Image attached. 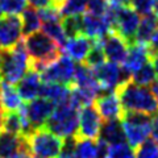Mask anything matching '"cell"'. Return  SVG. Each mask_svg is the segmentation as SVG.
I'll return each mask as SVG.
<instances>
[{"instance_id":"cell-46","label":"cell","mask_w":158,"mask_h":158,"mask_svg":"<svg viewBox=\"0 0 158 158\" xmlns=\"http://www.w3.org/2000/svg\"><path fill=\"white\" fill-rule=\"evenodd\" d=\"M0 16H3V8H2V3H0Z\"/></svg>"},{"instance_id":"cell-8","label":"cell","mask_w":158,"mask_h":158,"mask_svg":"<svg viewBox=\"0 0 158 158\" xmlns=\"http://www.w3.org/2000/svg\"><path fill=\"white\" fill-rule=\"evenodd\" d=\"M95 75L100 83L103 92H115L118 87L131 81V74L120 63L104 62L102 66L95 69Z\"/></svg>"},{"instance_id":"cell-38","label":"cell","mask_w":158,"mask_h":158,"mask_svg":"<svg viewBox=\"0 0 158 158\" xmlns=\"http://www.w3.org/2000/svg\"><path fill=\"white\" fill-rule=\"evenodd\" d=\"M148 48H149V52L152 54V57L158 56V28L156 29L154 34L152 36L149 44H148Z\"/></svg>"},{"instance_id":"cell-47","label":"cell","mask_w":158,"mask_h":158,"mask_svg":"<svg viewBox=\"0 0 158 158\" xmlns=\"http://www.w3.org/2000/svg\"><path fill=\"white\" fill-rule=\"evenodd\" d=\"M0 65H2V52H0Z\"/></svg>"},{"instance_id":"cell-30","label":"cell","mask_w":158,"mask_h":158,"mask_svg":"<svg viewBox=\"0 0 158 158\" xmlns=\"http://www.w3.org/2000/svg\"><path fill=\"white\" fill-rule=\"evenodd\" d=\"M106 158H136V152L128 142L108 146Z\"/></svg>"},{"instance_id":"cell-11","label":"cell","mask_w":158,"mask_h":158,"mask_svg":"<svg viewBox=\"0 0 158 158\" xmlns=\"http://www.w3.org/2000/svg\"><path fill=\"white\" fill-rule=\"evenodd\" d=\"M54 107H56L54 103L40 96L28 102L27 106H23V111L25 113V117L28 123L31 124L32 129L36 131L45 127L48 118L50 117L54 111Z\"/></svg>"},{"instance_id":"cell-43","label":"cell","mask_w":158,"mask_h":158,"mask_svg":"<svg viewBox=\"0 0 158 158\" xmlns=\"http://www.w3.org/2000/svg\"><path fill=\"white\" fill-rule=\"evenodd\" d=\"M58 158H75V156L71 154V153H65V152H62L61 156H59Z\"/></svg>"},{"instance_id":"cell-40","label":"cell","mask_w":158,"mask_h":158,"mask_svg":"<svg viewBox=\"0 0 158 158\" xmlns=\"http://www.w3.org/2000/svg\"><path fill=\"white\" fill-rule=\"evenodd\" d=\"M8 158H32V157H31V152H29L28 149H21V150L16 152L15 154H12Z\"/></svg>"},{"instance_id":"cell-49","label":"cell","mask_w":158,"mask_h":158,"mask_svg":"<svg viewBox=\"0 0 158 158\" xmlns=\"http://www.w3.org/2000/svg\"><path fill=\"white\" fill-rule=\"evenodd\" d=\"M32 158H40V157H32Z\"/></svg>"},{"instance_id":"cell-19","label":"cell","mask_w":158,"mask_h":158,"mask_svg":"<svg viewBox=\"0 0 158 158\" xmlns=\"http://www.w3.org/2000/svg\"><path fill=\"white\" fill-rule=\"evenodd\" d=\"M149 62H152V54L149 52L148 45L133 42L132 46L129 48V50H128V56L125 58V61L123 62V66L132 75L133 73L140 70L142 66Z\"/></svg>"},{"instance_id":"cell-20","label":"cell","mask_w":158,"mask_h":158,"mask_svg":"<svg viewBox=\"0 0 158 158\" xmlns=\"http://www.w3.org/2000/svg\"><path fill=\"white\" fill-rule=\"evenodd\" d=\"M42 86V78L41 74L38 71L31 69L21 81L17 83V92L21 96L23 100L31 102L33 99H36L40 95V90Z\"/></svg>"},{"instance_id":"cell-18","label":"cell","mask_w":158,"mask_h":158,"mask_svg":"<svg viewBox=\"0 0 158 158\" xmlns=\"http://www.w3.org/2000/svg\"><path fill=\"white\" fill-rule=\"evenodd\" d=\"M71 86L91 91L95 94V95H98V98L103 94L100 83L98 82V78L95 75V71H94L90 66H87L86 63H79V65H77L75 74H74V81H73Z\"/></svg>"},{"instance_id":"cell-2","label":"cell","mask_w":158,"mask_h":158,"mask_svg":"<svg viewBox=\"0 0 158 158\" xmlns=\"http://www.w3.org/2000/svg\"><path fill=\"white\" fill-rule=\"evenodd\" d=\"M23 42L28 53V57L31 59L32 69L38 73L61 57L62 49L42 31L28 34Z\"/></svg>"},{"instance_id":"cell-44","label":"cell","mask_w":158,"mask_h":158,"mask_svg":"<svg viewBox=\"0 0 158 158\" xmlns=\"http://www.w3.org/2000/svg\"><path fill=\"white\" fill-rule=\"evenodd\" d=\"M154 16L158 20V0H156V6H154Z\"/></svg>"},{"instance_id":"cell-29","label":"cell","mask_w":158,"mask_h":158,"mask_svg":"<svg viewBox=\"0 0 158 158\" xmlns=\"http://www.w3.org/2000/svg\"><path fill=\"white\" fill-rule=\"evenodd\" d=\"M131 81L138 86H145V87L152 86L153 83L157 81V74L154 71V67H153L152 62L146 63V65L142 66L140 70L133 73L132 77H131Z\"/></svg>"},{"instance_id":"cell-26","label":"cell","mask_w":158,"mask_h":158,"mask_svg":"<svg viewBox=\"0 0 158 158\" xmlns=\"http://www.w3.org/2000/svg\"><path fill=\"white\" fill-rule=\"evenodd\" d=\"M21 23H23V33L25 36L40 31L42 27V21L41 17H40L38 9L31 6H27L21 12Z\"/></svg>"},{"instance_id":"cell-41","label":"cell","mask_w":158,"mask_h":158,"mask_svg":"<svg viewBox=\"0 0 158 158\" xmlns=\"http://www.w3.org/2000/svg\"><path fill=\"white\" fill-rule=\"evenodd\" d=\"M152 65H153V67H154V71H156L157 77H158V56L152 57Z\"/></svg>"},{"instance_id":"cell-37","label":"cell","mask_w":158,"mask_h":158,"mask_svg":"<svg viewBox=\"0 0 158 158\" xmlns=\"http://www.w3.org/2000/svg\"><path fill=\"white\" fill-rule=\"evenodd\" d=\"M62 0H28V4L36 9H44L48 7H57Z\"/></svg>"},{"instance_id":"cell-39","label":"cell","mask_w":158,"mask_h":158,"mask_svg":"<svg viewBox=\"0 0 158 158\" xmlns=\"http://www.w3.org/2000/svg\"><path fill=\"white\" fill-rule=\"evenodd\" d=\"M152 136L153 140L158 144V113L153 115L152 117Z\"/></svg>"},{"instance_id":"cell-12","label":"cell","mask_w":158,"mask_h":158,"mask_svg":"<svg viewBox=\"0 0 158 158\" xmlns=\"http://www.w3.org/2000/svg\"><path fill=\"white\" fill-rule=\"evenodd\" d=\"M103 118L99 115L95 106H88L79 110V125H78V138L96 140L99 138L102 129Z\"/></svg>"},{"instance_id":"cell-28","label":"cell","mask_w":158,"mask_h":158,"mask_svg":"<svg viewBox=\"0 0 158 158\" xmlns=\"http://www.w3.org/2000/svg\"><path fill=\"white\" fill-rule=\"evenodd\" d=\"M88 0H62L58 6V11L62 19L67 16H79L87 11Z\"/></svg>"},{"instance_id":"cell-45","label":"cell","mask_w":158,"mask_h":158,"mask_svg":"<svg viewBox=\"0 0 158 158\" xmlns=\"http://www.w3.org/2000/svg\"><path fill=\"white\" fill-rule=\"evenodd\" d=\"M3 133V113H0V135Z\"/></svg>"},{"instance_id":"cell-13","label":"cell","mask_w":158,"mask_h":158,"mask_svg":"<svg viewBox=\"0 0 158 158\" xmlns=\"http://www.w3.org/2000/svg\"><path fill=\"white\" fill-rule=\"evenodd\" d=\"M111 32H113L112 20L108 12L104 16H95L91 13L82 15V34H85L88 38L98 42Z\"/></svg>"},{"instance_id":"cell-48","label":"cell","mask_w":158,"mask_h":158,"mask_svg":"<svg viewBox=\"0 0 158 158\" xmlns=\"http://www.w3.org/2000/svg\"><path fill=\"white\" fill-rule=\"evenodd\" d=\"M0 113H4V112H3V110H2V106H0Z\"/></svg>"},{"instance_id":"cell-24","label":"cell","mask_w":158,"mask_h":158,"mask_svg":"<svg viewBox=\"0 0 158 158\" xmlns=\"http://www.w3.org/2000/svg\"><path fill=\"white\" fill-rule=\"evenodd\" d=\"M21 149H28L24 136L12 135L8 132H3L0 135V158H8Z\"/></svg>"},{"instance_id":"cell-23","label":"cell","mask_w":158,"mask_h":158,"mask_svg":"<svg viewBox=\"0 0 158 158\" xmlns=\"http://www.w3.org/2000/svg\"><path fill=\"white\" fill-rule=\"evenodd\" d=\"M99 140L106 142L108 146L121 144L125 141V135L123 131L121 120H108L102 125L100 135H99Z\"/></svg>"},{"instance_id":"cell-27","label":"cell","mask_w":158,"mask_h":158,"mask_svg":"<svg viewBox=\"0 0 158 158\" xmlns=\"http://www.w3.org/2000/svg\"><path fill=\"white\" fill-rule=\"evenodd\" d=\"M62 20H52V21H45L42 23V32H45L53 41H56V44L59 48H63L67 41V36L65 33V29L62 25Z\"/></svg>"},{"instance_id":"cell-42","label":"cell","mask_w":158,"mask_h":158,"mask_svg":"<svg viewBox=\"0 0 158 158\" xmlns=\"http://www.w3.org/2000/svg\"><path fill=\"white\" fill-rule=\"evenodd\" d=\"M152 91H153V94H154V96H156L157 102H158V79L152 85Z\"/></svg>"},{"instance_id":"cell-1","label":"cell","mask_w":158,"mask_h":158,"mask_svg":"<svg viewBox=\"0 0 158 158\" xmlns=\"http://www.w3.org/2000/svg\"><path fill=\"white\" fill-rule=\"evenodd\" d=\"M116 92L118 95V99H120L124 113L135 112L149 116L158 113V102L152 88L138 86L129 81L121 87H118Z\"/></svg>"},{"instance_id":"cell-36","label":"cell","mask_w":158,"mask_h":158,"mask_svg":"<svg viewBox=\"0 0 158 158\" xmlns=\"http://www.w3.org/2000/svg\"><path fill=\"white\" fill-rule=\"evenodd\" d=\"M108 8H110V3L107 0H88L86 12L95 16H104L108 12Z\"/></svg>"},{"instance_id":"cell-17","label":"cell","mask_w":158,"mask_h":158,"mask_svg":"<svg viewBox=\"0 0 158 158\" xmlns=\"http://www.w3.org/2000/svg\"><path fill=\"white\" fill-rule=\"evenodd\" d=\"M108 145L100 140H87L75 137L74 156L75 158H106Z\"/></svg>"},{"instance_id":"cell-33","label":"cell","mask_w":158,"mask_h":158,"mask_svg":"<svg viewBox=\"0 0 158 158\" xmlns=\"http://www.w3.org/2000/svg\"><path fill=\"white\" fill-rule=\"evenodd\" d=\"M128 6L132 7L140 16H150L154 13L156 0H128Z\"/></svg>"},{"instance_id":"cell-16","label":"cell","mask_w":158,"mask_h":158,"mask_svg":"<svg viewBox=\"0 0 158 158\" xmlns=\"http://www.w3.org/2000/svg\"><path fill=\"white\" fill-rule=\"evenodd\" d=\"M95 42L96 41L88 38L85 34H79L77 37L67 38L65 46L62 49L65 50L66 56L70 57L73 61L83 63L86 61V58L88 57V54H90L91 49L95 45Z\"/></svg>"},{"instance_id":"cell-35","label":"cell","mask_w":158,"mask_h":158,"mask_svg":"<svg viewBox=\"0 0 158 158\" xmlns=\"http://www.w3.org/2000/svg\"><path fill=\"white\" fill-rule=\"evenodd\" d=\"M3 12L8 15H19L27 7L28 0H0Z\"/></svg>"},{"instance_id":"cell-6","label":"cell","mask_w":158,"mask_h":158,"mask_svg":"<svg viewBox=\"0 0 158 158\" xmlns=\"http://www.w3.org/2000/svg\"><path fill=\"white\" fill-rule=\"evenodd\" d=\"M25 140L31 154L40 158H58L65 144V140L53 135L45 128L33 131L31 135L25 136Z\"/></svg>"},{"instance_id":"cell-10","label":"cell","mask_w":158,"mask_h":158,"mask_svg":"<svg viewBox=\"0 0 158 158\" xmlns=\"http://www.w3.org/2000/svg\"><path fill=\"white\" fill-rule=\"evenodd\" d=\"M23 23L19 15L0 16V49L11 50L21 41Z\"/></svg>"},{"instance_id":"cell-9","label":"cell","mask_w":158,"mask_h":158,"mask_svg":"<svg viewBox=\"0 0 158 158\" xmlns=\"http://www.w3.org/2000/svg\"><path fill=\"white\" fill-rule=\"evenodd\" d=\"M77 65L74 61L65 56L57 58L54 62L46 67H44L40 74H41L42 82H50V83H59V85H66L71 86L74 81V74H75Z\"/></svg>"},{"instance_id":"cell-25","label":"cell","mask_w":158,"mask_h":158,"mask_svg":"<svg viewBox=\"0 0 158 158\" xmlns=\"http://www.w3.org/2000/svg\"><path fill=\"white\" fill-rule=\"evenodd\" d=\"M157 28H158V20L156 19L154 15H150V16H144L141 19V21H140V25H138L135 42L148 45Z\"/></svg>"},{"instance_id":"cell-4","label":"cell","mask_w":158,"mask_h":158,"mask_svg":"<svg viewBox=\"0 0 158 158\" xmlns=\"http://www.w3.org/2000/svg\"><path fill=\"white\" fill-rule=\"evenodd\" d=\"M31 69V59L28 57L23 41H20L11 50L2 52V65H0L2 82L17 85Z\"/></svg>"},{"instance_id":"cell-21","label":"cell","mask_w":158,"mask_h":158,"mask_svg":"<svg viewBox=\"0 0 158 158\" xmlns=\"http://www.w3.org/2000/svg\"><path fill=\"white\" fill-rule=\"evenodd\" d=\"M0 106L3 112H17L23 107V99L15 85L0 81Z\"/></svg>"},{"instance_id":"cell-7","label":"cell","mask_w":158,"mask_h":158,"mask_svg":"<svg viewBox=\"0 0 158 158\" xmlns=\"http://www.w3.org/2000/svg\"><path fill=\"white\" fill-rule=\"evenodd\" d=\"M125 141L132 148L140 146L152 135V116L144 113L125 112L121 117Z\"/></svg>"},{"instance_id":"cell-15","label":"cell","mask_w":158,"mask_h":158,"mask_svg":"<svg viewBox=\"0 0 158 158\" xmlns=\"http://www.w3.org/2000/svg\"><path fill=\"white\" fill-rule=\"evenodd\" d=\"M95 108L99 115L106 121L108 120H121L124 116L120 99L117 92H104L95 100Z\"/></svg>"},{"instance_id":"cell-32","label":"cell","mask_w":158,"mask_h":158,"mask_svg":"<svg viewBox=\"0 0 158 158\" xmlns=\"http://www.w3.org/2000/svg\"><path fill=\"white\" fill-rule=\"evenodd\" d=\"M136 158H158V144L153 138H148L137 146Z\"/></svg>"},{"instance_id":"cell-34","label":"cell","mask_w":158,"mask_h":158,"mask_svg":"<svg viewBox=\"0 0 158 158\" xmlns=\"http://www.w3.org/2000/svg\"><path fill=\"white\" fill-rule=\"evenodd\" d=\"M104 62H106L104 53H103L99 42H95V45H94V48L91 49L90 54H88V57L86 58V61L83 63H86V65L90 66L92 70H95V69H98L99 66H102Z\"/></svg>"},{"instance_id":"cell-14","label":"cell","mask_w":158,"mask_h":158,"mask_svg":"<svg viewBox=\"0 0 158 158\" xmlns=\"http://www.w3.org/2000/svg\"><path fill=\"white\" fill-rule=\"evenodd\" d=\"M98 42L100 45L103 53H104L106 61L123 65V62L125 61L128 56V50H129L128 42L124 38L120 37L115 32H111Z\"/></svg>"},{"instance_id":"cell-3","label":"cell","mask_w":158,"mask_h":158,"mask_svg":"<svg viewBox=\"0 0 158 158\" xmlns=\"http://www.w3.org/2000/svg\"><path fill=\"white\" fill-rule=\"evenodd\" d=\"M78 125L79 108H77L69 99L67 102L54 107V111L44 128L62 140H67L78 136Z\"/></svg>"},{"instance_id":"cell-5","label":"cell","mask_w":158,"mask_h":158,"mask_svg":"<svg viewBox=\"0 0 158 158\" xmlns=\"http://www.w3.org/2000/svg\"><path fill=\"white\" fill-rule=\"evenodd\" d=\"M108 15L112 20V31L123 37L128 44H133L136 33L141 21V16L128 4L111 6L108 8Z\"/></svg>"},{"instance_id":"cell-22","label":"cell","mask_w":158,"mask_h":158,"mask_svg":"<svg viewBox=\"0 0 158 158\" xmlns=\"http://www.w3.org/2000/svg\"><path fill=\"white\" fill-rule=\"evenodd\" d=\"M70 91H71V86L44 82L41 90H40V96L48 99V100H50L57 106L63 102H67L70 99Z\"/></svg>"},{"instance_id":"cell-31","label":"cell","mask_w":158,"mask_h":158,"mask_svg":"<svg viewBox=\"0 0 158 158\" xmlns=\"http://www.w3.org/2000/svg\"><path fill=\"white\" fill-rule=\"evenodd\" d=\"M62 25H63V29H65L67 38L79 36V34H82V15L63 17Z\"/></svg>"}]
</instances>
